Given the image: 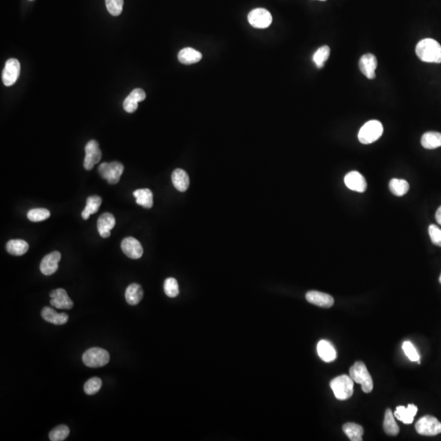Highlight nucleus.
<instances>
[{"mask_svg": "<svg viewBox=\"0 0 441 441\" xmlns=\"http://www.w3.org/2000/svg\"><path fill=\"white\" fill-rule=\"evenodd\" d=\"M317 352L323 361L330 363L337 358V352L334 346L327 340H321L318 342Z\"/></svg>", "mask_w": 441, "mask_h": 441, "instance_id": "a211bd4d", "label": "nucleus"}, {"mask_svg": "<svg viewBox=\"0 0 441 441\" xmlns=\"http://www.w3.org/2000/svg\"><path fill=\"white\" fill-rule=\"evenodd\" d=\"M128 96L132 98L133 100L136 101V102H140L146 99V95L145 91L142 90V88H136V89L132 90Z\"/></svg>", "mask_w": 441, "mask_h": 441, "instance_id": "ea45409f", "label": "nucleus"}, {"mask_svg": "<svg viewBox=\"0 0 441 441\" xmlns=\"http://www.w3.org/2000/svg\"><path fill=\"white\" fill-rule=\"evenodd\" d=\"M110 361V354L100 348L88 349L83 355V362L90 368L103 367Z\"/></svg>", "mask_w": 441, "mask_h": 441, "instance_id": "39448f33", "label": "nucleus"}, {"mask_svg": "<svg viewBox=\"0 0 441 441\" xmlns=\"http://www.w3.org/2000/svg\"><path fill=\"white\" fill-rule=\"evenodd\" d=\"M417 413V407L413 404H410L407 408L405 406H398L394 413L395 418L401 421L405 424H413V419Z\"/></svg>", "mask_w": 441, "mask_h": 441, "instance_id": "6ab92c4d", "label": "nucleus"}, {"mask_svg": "<svg viewBox=\"0 0 441 441\" xmlns=\"http://www.w3.org/2000/svg\"><path fill=\"white\" fill-rule=\"evenodd\" d=\"M439 283H441V274H440V276H439Z\"/></svg>", "mask_w": 441, "mask_h": 441, "instance_id": "79ce46f5", "label": "nucleus"}, {"mask_svg": "<svg viewBox=\"0 0 441 441\" xmlns=\"http://www.w3.org/2000/svg\"><path fill=\"white\" fill-rule=\"evenodd\" d=\"M384 133V126L378 120H370L363 124L358 133V139L362 144L373 143Z\"/></svg>", "mask_w": 441, "mask_h": 441, "instance_id": "20e7f679", "label": "nucleus"}, {"mask_svg": "<svg viewBox=\"0 0 441 441\" xmlns=\"http://www.w3.org/2000/svg\"><path fill=\"white\" fill-rule=\"evenodd\" d=\"M164 290L166 295L169 298H176L179 294V286L174 278H168L164 281Z\"/></svg>", "mask_w": 441, "mask_h": 441, "instance_id": "72a5a7b5", "label": "nucleus"}, {"mask_svg": "<svg viewBox=\"0 0 441 441\" xmlns=\"http://www.w3.org/2000/svg\"><path fill=\"white\" fill-rule=\"evenodd\" d=\"M137 204L145 208H150L153 206V193L149 189H139L133 192Z\"/></svg>", "mask_w": 441, "mask_h": 441, "instance_id": "393cba45", "label": "nucleus"}, {"mask_svg": "<svg viewBox=\"0 0 441 441\" xmlns=\"http://www.w3.org/2000/svg\"><path fill=\"white\" fill-rule=\"evenodd\" d=\"M389 189L392 194L396 196H403L409 191V184L406 180L393 178L389 183Z\"/></svg>", "mask_w": 441, "mask_h": 441, "instance_id": "c756f323", "label": "nucleus"}, {"mask_svg": "<svg viewBox=\"0 0 441 441\" xmlns=\"http://www.w3.org/2000/svg\"><path fill=\"white\" fill-rule=\"evenodd\" d=\"M102 154L101 151L99 144L97 141L91 140L85 146V158H84V167L85 169L90 171L93 168L94 166L98 164L102 160Z\"/></svg>", "mask_w": 441, "mask_h": 441, "instance_id": "1a4fd4ad", "label": "nucleus"}, {"mask_svg": "<svg viewBox=\"0 0 441 441\" xmlns=\"http://www.w3.org/2000/svg\"><path fill=\"white\" fill-rule=\"evenodd\" d=\"M106 5L112 16H120L123 11L124 0H106Z\"/></svg>", "mask_w": 441, "mask_h": 441, "instance_id": "c9c22d12", "label": "nucleus"}, {"mask_svg": "<svg viewBox=\"0 0 441 441\" xmlns=\"http://www.w3.org/2000/svg\"><path fill=\"white\" fill-rule=\"evenodd\" d=\"M123 106H124V110H125L126 112H128V113H133V112L136 111L137 109H138V102L133 100L132 98H131L128 96L125 98Z\"/></svg>", "mask_w": 441, "mask_h": 441, "instance_id": "58836bf2", "label": "nucleus"}, {"mask_svg": "<svg viewBox=\"0 0 441 441\" xmlns=\"http://www.w3.org/2000/svg\"><path fill=\"white\" fill-rule=\"evenodd\" d=\"M272 20L271 12L265 8H255L247 15V21L254 28H268L272 25Z\"/></svg>", "mask_w": 441, "mask_h": 441, "instance_id": "6e6552de", "label": "nucleus"}, {"mask_svg": "<svg viewBox=\"0 0 441 441\" xmlns=\"http://www.w3.org/2000/svg\"><path fill=\"white\" fill-rule=\"evenodd\" d=\"M178 60L184 65L197 63L202 59L201 52L192 48H185L178 53Z\"/></svg>", "mask_w": 441, "mask_h": 441, "instance_id": "4be33fe9", "label": "nucleus"}, {"mask_svg": "<svg viewBox=\"0 0 441 441\" xmlns=\"http://www.w3.org/2000/svg\"><path fill=\"white\" fill-rule=\"evenodd\" d=\"M384 429L386 434L391 436H395L397 435L399 432V426L395 423V418H394L393 413L391 409H387L385 413V417H384Z\"/></svg>", "mask_w": 441, "mask_h": 441, "instance_id": "cd10ccee", "label": "nucleus"}, {"mask_svg": "<svg viewBox=\"0 0 441 441\" xmlns=\"http://www.w3.org/2000/svg\"><path fill=\"white\" fill-rule=\"evenodd\" d=\"M344 433L348 435V437L352 441H361L362 436L363 435V427L354 423H348L344 424L342 427Z\"/></svg>", "mask_w": 441, "mask_h": 441, "instance_id": "c85d7f7f", "label": "nucleus"}, {"mask_svg": "<svg viewBox=\"0 0 441 441\" xmlns=\"http://www.w3.org/2000/svg\"><path fill=\"white\" fill-rule=\"evenodd\" d=\"M415 429L420 435L434 436L441 433V423L433 416H424L417 421Z\"/></svg>", "mask_w": 441, "mask_h": 441, "instance_id": "0eeeda50", "label": "nucleus"}, {"mask_svg": "<svg viewBox=\"0 0 441 441\" xmlns=\"http://www.w3.org/2000/svg\"><path fill=\"white\" fill-rule=\"evenodd\" d=\"M428 232H429L431 242L435 245L441 247V229H439L435 225H430L429 228H428Z\"/></svg>", "mask_w": 441, "mask_h": 441, "instance_id": "4c0bfd02", "label": "nucleus"}, {"mask_svg": "<svg viewBox=\"0 0 441 441\" xmlns=\"http://www.w3.org/2000/svg\"><path fill=\"white\" fill-rule=\"evenodd\" d=\"M416 54L423 62L441 63V45L432 39H424L417 43Z\"/></svg>", "mask_w": 441, "mask_h": 441, "instance_id": "f257e3e1", "label": "nucleus"}, {"mask_svg": "<svg viewBox=\"0 0 441 441\" xmlns=\"http://www.w3.org/2000/svg\"><path fill=\"white\" fill-rule=\"evenodd\" d=\"M124 170V165L118 161L102 163L98 168L100 176L110 185H116L120 182Z\"/></svg>", "mask_w": 441, "mask_h": 441, "instance_id": "423d86ee", "label": "nucleus"}, {"mask_svg": "<svg viewBox=\"0 0 441 441\" xmlns=\"http://www.w3.org/2000/svg\"><path fill=\"white\" fill-rule=\"evenodd\" d=\"M330 388L334 395L339 400H346L352 397L354 392V382L352 377L341 375L330 381Z\"/></svg>", "mask_w": 441, "mask_h": 441, "instance_id": "f03ea898", "label": "nucleus"}, {"mask_svg": "<svg viewBox=\"0 0 441 441\" xmlns=\"http://www.w3.org/2000/svg\"><path fill=\"white\" fill-rule=\"evenodd\" d=\"M28 250V243L23 240H11L6 244L7 252L12 255H24Z\"/></svg>", "mask_w": 441, "mask_h": 441, "instance_id": "bb28decb", "label": "nucleus"}, {"mask_svg": "<svg viewBox=\"0 0 441 441\" xmlns=\"http://www.w3.org/2000/svg\"><path fill=\"white\" fill-rule=\"evenodd\" d=\"M404 352L406 354V356L409 358L411 361H420V355L417 353V350L414 348V346L412 343L411 341H406L404 342L402 345Z\"/></svg>", "mask_w": 441, "mask_h": 441, "instance_id": "e433bc0d", "label": "nucleus"}, {"mask_svg": "<svg viewBox=\"0 0 441 441\" xmlns=\"http://www.w3.org/2000/svg\"><path fill=\"white\" fill-rule=\"evenodd\" d=\"M350 377L355 382L361 385L362 390L366 393H370L373 389V381L366 365L361 361L355 362L350 369Z\"/></svg>", "mask_w": 441, "mask_h": 441, "instance_id": "7ed1b4c3", "label": "nucleus"}, {"mask_svg": "<svg viewBox=\"0 0 441 441\" xmlns=\"http://www.w3.org/2000/svg\"><path fill=\"white\" fill-rule=\"evenodd\" d=\"M172 182L174 187L181 192L186 191L190 185L187 172L182 168H177L172 172Z\"/></svg>", "mask_w": 441, "mask_h": 441, "instance_id": "412c9836", "label": "nucleus"}, {"mask_svg": "<svg viewBox=\"0 0 441 441\" xmlns=\"http://www.w3.org/2000/svg\"><path fill=\"white\" fill-rule=\"evenodd\" d=\"M102 385V381L99 377H92L84 384V391L87 395H94L100 391Z\"/></svg>", "mask_w": 441, "mask_h": 441, "instance_id": "f704fd0d", "label": "nucleus"}, {"mask_svg": "<svg viewBox=\"0 0 441 441\" xmlns=\"http://www.w3.org/2000/svg\"><path fill=\"white\" fill-rule=\"evenodd\" d=\"M41 316L44 320L48 323H53L56 325H62L67 323L69 316L66 313H57L55 310L51 308H44L41 312Z\"/></svg>", "mask_w": 441, "mask_h": 441, "instance_id": "aec40b11", "label": "nucleus"}, {"mask_svg": "<svg viewBox=\"0 0 441 441\" xmlns=\"http://www.w3.org/2000/svg\"><path fill=\"white\" fill-rule=\"evenodd\" d=\"M50 303L57 309L70 310L74 306L72 300L63 289H56L50 293Z\"/></svg>", "mask_w": 441, "mask_h": 441, "instance_id": "f8f14e48", "label": "nucleus"}, {"mask_svg": "<svg viewBox=\"0 0 441 441\" xmlns=\"http://www.w3.org/2000/svg\"><path fill=\"white\" fill-rule=\"evenodd\" d=\"M308 302L320 308H330L334 304V299L331 295L322 292L310 291L305 294Z\"/></svg>", "mask_w": 441, "mask_h": 441, "instance_id": "dca6fc26", "label": "nucleus"}, {"mask_svg": "<svg viewBox=\"0 0 441 441\" xmlns=\"http://www.w3.org/2000/svg\"><path fill=\"white\" fill-rule=\"evenodd\" d=\"M421 146L427 150H433L441 146V133L438 132H427L421 137Z\"/></svg>", "mask_w": 441, "mask_h": 441, "instance_id": "b1692460", "label": "nucleus"}, {"mask_svg": "<svg viewBox=\"0 0 441 441\" xmlns=\"http://www.w3.org/2000/svg\"><path fill=\"white\" fill-rule=\"evenodd\" d=\"M102 203V200L100 196H89L87 199L86 207H85L82 214H81L83 219L88 220L89 218L90 215L96 214L98 210H99V208H100Z\"/></svg>", "mask_w": 441, "mask_h": 441, "instance_id": "a878e982", "label": "nucleus"}, {"mask_svg": "<svg viewBox=\"0 0 441 441\" xmlns=\"http://www.w3.org/2000/svg\"><path fill=\"white\" fill-rule=\"evenodd\" d=\"M51 214L49 210L46 208H34L29 211L27 218L30 221L34 222H42L44 220L50 218Z\"/></svg>", "mask_w": 441, "mask_h": 441, "instance_id": "2f4dec72", "label": "nucleus"}, {"mask_svg": "<svg viewBox=\"0 0 441 441\" xmlns=\"http://www.w3.org/2000/svg\"><path fill=\"white\" fill-rule=\"evenodd\" d=\"M143 298V290L138 283H131L126 289L125 299L129 305H138Z\"/></svg>", "mask_w": 441, "mask_h": 441, "instance_id": "5701e85b", "label": "nucleus"}, {"mask_svg": "<svg viewBox=\"0 0 441 441\" xmlns=\"http://www.w3.org/2000/svg\"><path fill=\"white\" fill-rule=\"evenodd\" d=\"M116 218L110 213H105L98 220V231L101 237L108 238L110 236V231L116 226Z\"/></svg>", "mask_w": 441, "mask_h": 441, "instance_id": "f3484780", "label": "nucleus"}, {"mask_svg": "<svg viewBox=\"0 0 441 441\" xmlns=\"http://www.w3.org/2000/svg\"><path fill=\"white\" fill-rule=\"evenodd\" d=\"M344 182L346 186L349 188L350 190L354 191L363 193L367 189V182L366 178H363L362 174L356 171H352L346 175L344 178Z\"/></svg>", "mask_w": 441, "mask_h": 441, "instance_id": "4468645a", "label": "nucleus"}, {"mask_svg": "<svg viewBox=\"0 0 441 441\" xmlns=\"http://www.w3.org/2000/svg\"><path fill=\"white\" fill-rule=\"evenodd\" d=\"M124 254L131 259H139L143 255V247L140 242L133 237H127L121 243Z\"/></svg>", "mask_w": 441, "mask_h": 441, "instance_id": "9b49d317", "label": "nucleus"}, {"mask_svg": "<svg viewBox=\"0 0 441 441\" xmlns=\"http://www.w3.org/2000/svg\"><path fill=\"white\" fill-rule=\"evenodd\" d=\"M70 435V429L66 425H60L55 427L49 433V439L52 441L65 440Z\"/></svg>", "mask_w": 441, "mask_h": 441, "instance_id": "473e14b6", "label": "nucleus"}, {"mask_svg": "<svg viewBox=\"0 0 441 441\" xmlns=\"http://www.w3.org/2000/svg\"><path fill=\"white\" fill-rule=\"evenodd\" d=\"M435 219L437 221L439 225H441V206L438 208L437 211H436V214H435Z\"/></svg>", "mask_w": 441, "mask_h": 441, "instance_id": "a19ab883", "label": "nucleus"}, {"mask_svg": "<svg viewBox=\"0 0 441 441\" xmlns=\"http://www.w3.org/2000/svg\"><path fill=\"white\" fill-rule=\"evenodd\" d=\"M359 70L363 75L369 80L376 78L375 70L377 66V60L373 54H365L359 62Z\"/></svg>", "mask_w": 441, "mask_h": 441, "instance_id": "ddd939ff", "label": "nucleus"}, {"mask_svg": "<svg viewBox=\"0 0 441 441\" xmlns=\"http://www.w3.org/2000/svg\"><path fill=\"white\" fill-rule=\"evenodd\" d=\"M21 65L18 60L12 58L7 61L3 71V82L5 86H11L14 84L20 75Z\"/></svg>", "mask_w": 441, "mask_h": 441, "instance_id": "9d476101", "label": "nucleus"}, {"mask_svg": "<svg viewBox=\"0 0 441 441\" xmlns=\"http://www.w3.org/2000/svg\"><path fill=\"white\" fill-rule=\"evenodd\" d=\"M330 47L324 45V46H322L318 48L317 51L314 53L312 59H313L314 63L316 64L318 68H323V66L325 64V62H327L328 59L330 57Z\"/></svg>", "mask_w": 441, "mask_h": 441, "instance_id": "7c9ffc66", "label": "nucleus"}, {"mask_svg": "<svg viewBox=\"0 0 441 441\" xmlns=\"http://www.w3.org/2000/svg\"><path fill=\"white\" fill-rule=\"evenodd\" d=\"M62 255L58 251L52 252L43 258L40 263V271L45 276H51L57 271L58 262H60Z\"/></svg>", "mask_w": 441, "mask_h": 441, "instance_id": "2eb2a0df", "label": "nucleus"}, {"mask_svg": "<svg viewBox=\"0 0 441 441\" xmlns=\"http://www.w3.org/2000/svg\"><path fill=\"white\" fill-rule=\"evenodd\" d=\"M319 1H326V0H319Z\"/></svg>", "mask_w": 441, "mask_h": 441, "instance_id": "37998d69", "label": "nucleus"}]
</instances>
